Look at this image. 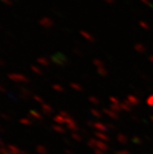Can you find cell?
<instances>
[{
  "instance_id": "obj_14",
  "label": "cell",
  "mask_w": 153,
  "mask_h": 154,
  "mask_svg": "<svg viewBox=\"0 0 153 154\" xmlns=\"http://www.w3.org/2000/svg\"><path fill=\"white\" fill-rule=\"evenodd\" d=\"M0 29H1V26H0Z\"/></svg>"
},
{
  "instance_id": "obj_6",
  "label": "cell",
  "mask_w": 153,
  "mask_h": 154,
  "mask_svg": "<svg viewBox=\"0 0 153 154\" xmlns=\"http://www.w3.org/2000/svg\"><path fill=\"white\" fill-rule=\"evenodd\" d=\"M1 2L3 4H5L6 6H9V7H12L14 5V2H13L12 0H1Z\"/></svg>"
},
{
  "instance_id": "obj_13",
  "label": "cell",
  "mask_w": 153,
  "mask_h": 154,
  "mask_svg": "<svg viewBox=\"0 0 153 154\" xmlns=\"http://www.w3.org/2000/svg\"><path fill=\"white\" fill-rule=\"evenodd\" d=\"M1 132H4V128L2 126H0V133H1Z\"/></svg>"
},
{
  "instance_id": "obj_5",
  "label": "cell",
  "mask_w": 153,
  "mask_h": 154,
  "mask_svg": "<svg viewBox=\"0 0 153 154\" xmlns=\"http://www.w3.org/2000/svg\"><path fill=\"white\" fill-rule=\"evenodd\" d=\"M0 154H10L7 147H0Z\"/></svg>"
},
{
  "instance_id": "obj_4",
  "label": "cell",
  "mask_w": 153,
  "mask_h": 154,
  "mask_svg": "<svg viewBox=\"0 0 153 154\" xmlns=\"http://www.w3.org/2000/svg\"><path fill=\"white\" fill-rule=\"evenodd\" d=\"M37 61L40 65H42V66H47L48 65V61H47L46 58H44V57H40Z\"/></svg>"
},
{
  "instance_id": "obj_8",
  "label": "cell",
  "mask_w": 153,
  "mask_h": 154,
  "mask_svg": "<svg viewBox=\"0 0 153 154\" xmlns=\"http://www.w3.org/2000/svg\"><path fill=\"white\" fill-rule=\"evenodd\" d=\"M30 68H32V70L34 72V73H36V74H41V69L39 68H37V67H35V66H32L30 67Z\"/></svg>"
},
{
  "instance_id": "obj_1",
  "label": "cell",
  "mask_w": 153,
  "mask_h": 154,
  "mask_svg": "<svg viewBox=\"0 0 153 154\" xmlns=\"http://www.w3.org/2000/svg\"><path fill=\"white\" fill-rule=\"evenodd\" d=\"M7 78L13 82H18V83H26L29 81V78L23 74L20 73H10L7 75Z\"/></svg>"
},
{
  "instance_id": "obj_9",
  "label": "cell",
  "mask_w": 153,
  "mask_h": 154,
  "mask_svg": "<svg viewBox=\"0 0 153 154\" xmlns=\"http://www.w3.org/2000/svg\"><path fill=\"white\" fill-rule=\"evenodd\" d=\"M20 122V124H22V125H30V122L27 119V118H21Z\"/></svg>"
},
{
  "instance_id": "obj_7",
  "label": "cell",
  "mask_w": 153,
  "mask_h": 154,
  "mask_svg": "<svg viewBox=\"0 0 153 154\" xmlns=\"http://www.w3.org/2000/svg\"><path fill=\"white\" fill-rule=\"evenodd\" d=\"M0 117H1L2 119L6 120V121H9L11 119L10 116H8V114H7V113H0Z\"/></svg>"
},
{
  "instance_id": "obj_11",
  "label": "cell",
  "mask_w": 153,
  "mask_h": 154,
  "mask_svg": "<svg viewBox=\"0 0 153 154\" xmlns=\"http://www.w3.org/2000/svg\"><path fill=\"white\" fill-rule=\"evenodd\" d=\"M4 66H6V62L3 59L0 58V67H4Z\"/></svg>"
},
{
  "instance_id": "obj_2",
  "label": "cell",
  "mask_w": 153,
  "mask_h": 154,
  "mask_svg": "<svg viewBox=\"0 0 153 154\" xmlns=\"http://www.w3.org/2000/svg\"><path fill=\"white\" fill-rule=\"evenodd\" d=\"M7 149L10 154H24V152L17 146H15V145H7Z\"/></svg>"
},
{
  "instance_id": "obj_10",
  "label": "cell",
  "mask_w": 153,
  "mask_h": 154,
  "mask_svg": "<svg viewBox=\"0 0 153 154\" xmlns=\"http://www.w3.org/2000/svg\"><path fill=\"white\" fill-rule=\"evenodd\" d=\"M6 91H7L6 88L4 87L3 85H1V84H0V92H3V93H5Z\"/></svg>"
},
{
  "instance_id": "obj_12",
  "label": "cell",
  "mask_w": 153,
  "mask_h": 154,
  "mask_svg": "<svg viewBox=\"0 0 153 154\" xmlns=\"http://www.w3.org/2000/svg\"><path fill=\"white\" fill-rule=\"evenodd\" d=\"M0 147H5V142L2 138H0Z\"/></svg>"
},
{
  "instance_id": "obj_3",
  "label": "cell",
  "mask_w": 153,
  "mask_h": 154,
  "mask_svg": "<svg viewBox=\"0 0 153 154\" xmlns=\"http://www.w3.org/2000/svg\"><path fill=\"white\" fill-rule=\"evenodd\" d=\"M40 24L43 27H46V28H49L50 26H52V20L50 19H47V18H44V19H42L40 20Z\"/></svg>"
}]
</instances>
